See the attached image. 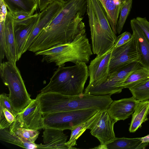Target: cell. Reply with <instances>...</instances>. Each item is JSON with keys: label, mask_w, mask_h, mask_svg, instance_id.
<instances>
[{"label": "cell", "mask_w": 149, "mask_h": 149, "mask_svg": "<svg viewBox=\"0 0 149 149\" xmlns=\"http://www.w3.org/2000/svg\"><path fill=\"white\" fill-rule=\"evenodd\" d=\"M0 139L22 148L29 149H38V144L30 143L21 139L10 132L8 127L0 129Z\"/></svg>", "instance_id": "cell-24"}, {"label": "cell", "mask_w": 149, "mask_h": 149, "mask_svg": "<svg viewBox=\"0 0 149 149\" xmlns=\"http://www.w3.org/2000/svg\"><path fill=\"white\" fill-rule=\"evenodd\" d=\"M86 0H72L63 4L59 12L42 30L29 51L36 53L56 45L73 41L86 32L82 21L86 11Z\"/></svg>", "instance_id": "cell-1"}, {"label": "cell", "mask_w": 149, "mask_h": 149, "mask_svg": "<svg viewBox=\"0 0 149 149\" xmlns=\"http://www.w3.org/2000/svg\"><path fill=\"white\" fill-rule=\"evenodd\" d=\"M111 95H94L83 93L70 96L54 93H40L37 96L42 114L95 109H107L113 100Z\"/></svg>", "instance_id": "cell-2"}, {"label": "cell", "mask_w": 149, "mask_h": 149, "mask_svg": "<svg viewBox=\"0 0 149 149\" xmlns=\"http://www.w3.org/2000/svg\"><path fill=\"white\" fill-rule=\"evenodd\" d=\"M136 19L137 24L143 30L149 41V22L146 17H137Z\"/></svg>", "instance_id": "cell-33"}, {"label": "cell", "mask_w": 149, "mask_h": 149, "mask_svg": "<svg viewBox=\"0 0 149 149\" xmlns=\"http://www.w3.org/2000/svg\"><path fill=\"white\" fill-rule=\"evenodd\" d=\"M16 120V117L8 109L0 108V129L9 127Z\"/></svg>", "instance_id": "cell-29"}, {"label": "cell", "mask_w": 149, "mask_h": 149, "mask_svg": "<svg viewBox=\"0 0 149 149\" xmlns=\"http://www.w3.org/2000/svg\"><path fill=\"white\" fill-rule=\"evenodd\" d=\"M149 143H143L139 138H133L116 137L106 143L101 144L93 148L100 149H144Z\"/></svg>", "instance_id": "cell-18"}, {"label": "cell", "mask_w": 149, "mask_h": 149, "mask_svg": "<svg viewBox=\"0 0 149 149\" xmlns=\"http://www.w3.org/2000/svg\"><path fill=\"white\" fill-rule=\"evenodd\" d=\"M35 0L36 1V2H37V3L38 4V3H39V0Z\"/></svg>", "instance_id": "cell-39"}, {"label": "cell", "mask_w": 149, "mask_h": 149, "mask_svg": "<svg viewBox=\"0 0 149 149\" xmlns=\"http://www.w3.org/2000/svg\"><path fill=\"white\" fill-rule=\"evenodd\" d=\"M16 119L23 127L37 130L45 128L40 105L36 97L32 99L23 111L18 113Z\"/></svg>", "instance_id": "cell-11"}, {"label": "cell", "mask_w": 149, "mask_h": 149, "mask_svg": "<svg viewBox=\"0 0 149 149\" xmlns=\"http://www.w3.org/2000/svg\"><path fill=\"white\" fill-rule=\"evenodd\" d=\"M7 95L5 93L0 95V108H6L16 117L18 113L13 109Z\"/></svg>", "instance_id": "cell-32"}, {"label": "cell", "mask_w": 149, "mask_h": 149, "mask_svg": "<svg viewBox=\"0 0 149 149\" xmlns=\"http://www.w3.org/2000/svg\"><path fill=\"white\" fill-rule=\"evenodd\" d=\"M38 17L39 15L31 22L28 24L14 25L17 61L19 60L23 54L25 46L37 22Z\"/></svg>", "instance_id": "cell-19"}, {"label": "cell", "mask_w": 149, "mask_h": 149, "mask_svg": "<svg viewBox=\"0 0 149 149\" xmlns=\"http://www.w3.org/2000/svg\"><path fill=\"white\" fill-rule=\"evenodd\" d=\"M0 75L3 83L8 88V98L13 109L18 113L22 112L32 99L16 63L9 61L1 63Z\"/></svg>", "instance_id": "cell-6"}, {"label": "cell", "mask_w": 149, "mask_h": 149, "mask_svg": "<svg viewBox=\"0 0 149 149\" xmlns=\"http://www.w3.org/2000/svg\"><path fill=\"white\" fill-rule=\"evenodd\" d=\"M149 114V100L139 101L132 114L129 132H134L139 128L141 127L142 123L148 120Z\"/></svg>", "instance_id": "cell-21"}, {"label": "cell", "mask_w": 149, "mask_h": 149, "mask_svg": "<svg viewBox=\"0 0 149 149\" xmlns=\"http://www.w3.org/2000/svg\"><path fill=\"white\" fill-rule=\"evenodd\" d=\"M149 79V69L142 67L131 73L123 85V88H130Z\"/></svg>", "instance_id": "cell-26"}, {"label": "cell", "mask_w": 149, "mask_h": 149, "mask_svg": "<svg viewBox=\"0 0 149 149\" xmlns=\"http://www.w3.org/2000/svg\"><path fill=\"white\" fill-rule=\"evenodd\" d=\"M63 4L56 0L39 13L37 22L28 39L23 50V54L29 50L35 39L59 12Z\"/></svg>", "instance_id": "cell-12"}, {"label": "cell", "mask_w": 149, "mask_h": 149, "mask_svg": "<svg viewBox=\"0 0 149 149\" xmlns=\"http://www.w3.org/2000/svg\"><path fill=\"white\" fill-rule=\"evenodd\" d=\"M130 25L141 55L140 63L143 67L149 69V41L136 18L131 20Z\"/></svg>", "instance_id": "cell-16"}, {"label": "cell", "mask_w": 149, "mask_h": 149, "mask_svg": "<svg viewBox=\"0 0 149 149\" xmlns=\"http://www.w3.org/2000/svg\"><path fill=\"white\" fill-rule=\"evenodd\" d=\"M89 76L88 66L84 62H77L71 66H59L40 93H54L70 96L79 95L83 93Z\"/></svg>", "instance_id": "cell-4"}, {"label": "cell", "mask_w": 149, "mask_h": 149, "mask_svg": "<svg viewBox=\"0 0 149 149\" xmlns=\"http://www.w3.org/2000/svg\"><path fill=\"white\" fill-rule=\"evenodd\" d=\"M104 10L114 33H117L116 25L121 8L125 0H98Z\"/></svg>", "instance_id": "cell-20"}, {"label": "cell", "mask_w": 149, "mask_h": 149, "mask_svg": "<svg viewBox=\"0 0 149 149\" xmlns=\"http://www.w3.org/2000/svg\"><path fill=\"white\" fill-rule=\"evenodd\" d=\"M139 102L133 96L113 100L107 110L113 119L117 121L124 120L132 114Z\"/></svg>", "instance_id": "cell-14"}, {"label": "cell", "mask_w": 149, "mask_h": 149, "mask_svg": "<svg viewBox=\"0 0 149 149\" xmlns=\"http://www.w3.org/2000/svg\"><path fill=\"white\" fill-rule=\"evenodd\" d=\"M6 57L8 61L16 63L17 61L16 40L12 15L8 11L5 20Z\"/></svg>", "instance_id": "cell-17"}, {"label": "cell", "mask_w": 149, "mask_h": 149, "mask_svg": "<svg viewBox=\"0 0 149 149\" xmlns=\"http://www.w3.org/2000/svg\"><path fill=\"white\" fill-rule=\"evenodd\" d=\"M56 0H39L38 7L41 12Z\"/></svg>", "instance_id": "cell-35"}, {"label": "cell", "mask_w": 149, "mask_h": 149, "mask_svg": "<svg viewBox=\"0 0 149 149\" xmlns=\"http://www.w3.org/2000/svg\"><path fill=\"white\" fill-rule=\"evenodd\" d=\"M5 19L0 20V62L2 63L6 54V44L5 30Z\"/></svg>", "instance_id": "cell-30"}, {"label": "cell", "mask_w": 149, "mask_h": 149, "mask_svg": "<svg viewBox=\"0 0 149 149\" xmlns=\"http://www.w3.org/2000/svg\"><path fill=\"white\" fill-rule=\"evenodd\" d=\"M33 15L30 13L22 12H17L12 15L14 21H15L24 20L30 17Z\"/></svg>", "instance_id": "cell-34"}, {"label": "cell", "mask_w": 149, "mask_h": 149, "mask_svg": "<svg viewBox=\"0 0 149 149\" xmlns=\"http://www.w3.org/2000/svg\"><path fill=\"white\" fill-rule=\"evenodd\" d=\"M112 48L100 56H97L91 61L88 66L90 80L86 88L101 84L106 80L109 74V64Z\"/></svg>", "instance_id": "cell-10"}, {"label": "cell", "mask_w": 149, "mask_h": 149, "mask_svg": "<svg viewBox=\"0 0 149 149\" xmlns=\"http://www.w3.org/2000/svg\"><path fill=\"white\" fill-rule=\"evenodd\" d=\"M132 4V0H125L123 3L116 25L117 32L118 34H120L123 30L130 12Z\"/></svg>", "instance_id": "cell-28"}, {"label": "cell", "mask_w": 149, "mask_h": 149, "mask_svg": "<svg viewBox=\"0 0 149 149\" xmlns=\"http://www.w3.org/2000/svg\"><path fill=\"white\" fill-rule=\"evenodd\" d=\"M0 18H5L8 12L7 8L3 0H0Z\"/></svg>", "instance_id": "cell-36"}, {"label": "cell", "mask_w": 149, "mask_h": 149, "mask_svg": "<svg viewBox=\"0 0 149 149\" xmlns=\"http://www.w3.org/2000/svg\"><path fill=\"white\" fill-rule=\"evenodd\" d=\"M63 130L45 127L43 132V144H38V149H68L66 143L68 136Z\"/></svg>", "instance_id": "cell-15"}, {"label": "cell", "mask_w": 149, "mask_h": 149, "mask_svg": "<svg viewBox=\"0 0 149 149\" xmlns=\"http://www.w3.org/2000/svg\"><path fill=\"white\" fill-rule=\"evenodd\" d=\"M7 9L12 14L20 12L33 14L38 5L35 0H3Z\"/></svg>", "instance_id": "cell-23"}, {"label": "cell", "mask_w": 149, "mask_h": 149, "mask_svg": "<svg viewBox=\"0 0 149 149\" xmlns=\"http://www.w3.org/2000/svg\"><path fill=\"white\" fill-rule=\"evenodd\" d=\"M86 1L92 52L94 54L101 56L113 48L117 37L99 1Z\"/></svg>", "instance_id": "cell-3"}, {"label": "cell", "mask_w": 149, "mask_h": 149, "mask_svg": "<svg viewBox=\"0 0 149 149\" xmlns=\"http://www.w3.org/2000/svg\"><path fill=\"white\" fill-rule=\"evenodd\" d=\"M141 55L134 35L126 44L112 48L109 67V74L118 71L134 62H140Z\"/></svg>", "instance_id": "cell-9"}, {"label": "cell", "mask_w": 149, "mask_h": 149, "mask_svg": "<svg viewBox=\"0 0 149 149\" xmlns=\"http://www.w3.org/2000/svg\"><path fill=\"white\" fill-rule=\"evenodd\" d=\"M88 109L42 114L45 127L72 130L93 116L98 111Z\"/></svg>", "instance_id": "cell-7"}, {"label": "cell", "mask_w": 149, "mask_h": 149, "mask_svg": "<svg viewBox=\"0 0 149 149\" xmlns=\"http://www.w3.org/2000/svg\"><path fill=\"white\" fill-rule=\"evenodd\" d=\"M8 128L10 132L30 143H35L40 133L38 130L21 127L17 120Z\"/></svg>", "instance_id": "cell-25"}, {"label": "cell", "mask_w": 149, "mask_h": 149, "mask_svg": "<svg viewBox=\"0 0 149 149\" xmlns=\"http://www.w3.org/2000/svg\"><path fill=\"white\" fill-rule=\"evenodd\" d=\"M134 97L139 101L149 100V79L129 89Z\"/></svg>", "instance_id": "cell-27"}, {"label": "cell", "mask_w": 149, "mask_h": 149, "mask_svg": "<svg viewBox=\"0 0 149 149\" xmlns=\"http://www.w3.org/2000/svg\"><path fill=\"white\" fill-rule=\"evenodd\" d=\"M63 4L66 3L72 0H56Z\"/></svg>", "instance_id": "cell-38"}, {"label": "cell", "mask_w": 149, "mask_h": 149, "mask_svg": "<svg viewBox=\"0 0 149 149\" xmlns=\"http://www.w3.org/2000/svg\"><path fill=\"white\" fill-rule=\"evenodd\" d=\"M132 38V34L129 32L125 31L117 37L113 48L121 46L129 42Z\"/></svg>", "instance_id": "cell-31"}, {"label": "cell", "mask_w": 149, "mask_h": 149, "mask_svg": "<svg viewBox=\"0 0 149 149\" xmlns=\"http://www.w3.org/2000/svg\"><path fill=\"white\" fill-rule=\"evenodd\" d=\"M140 139L143 143H149V134L145 136L139 138Z\"/></svg>", "instance_id": "cell-37"}, {"label": "cell", "mask_w": 149, "mask_h": 149, "mask_svg": "<svg viewBox=\"0 0 149 149\" xmlns=\"http://www.w3.org/2000/svg\"><path fill=\"white\" fill-rule=\"evenodd\" d=\"M117 121L110 116L107 109L101 111L99 118L90 133L98 140L100 144L106 143L116 138L113 127Z\"/></svg>", "instance_id": "cell-13"}, {"label": "cell", "mask_w": 149, "mask_h": 149, "mask_svg": "<svg viewBox=\"0 0 149 149\" xmlns=\"http://www.w3.org/2000/svg\"><path fill=\"white\" fill-rule=\"evenodd\" d=\"M92 54L86 32L80 33L70 42L57 44L35 53L36 56H42V62L54 63L58 67L64 66L69 62L88 63Z\"/></svg>", "instance_id": "cell-5"}, {"label": "cell", "mask_w": 149, "mask_h": 149, "mask_svg": "<svg viewBox=\"0 0 149 149\" xmlns=\"http://www.w3.org/2000/svg\"><path fill=\"white\" fill-rule=\"evenodd\" d=\"M101 111L99 110L93 116L71 130L69 140L66 143L69 149L76 148L73 146L77 145L76 141L79 138L87 129L91 130L98 120Z\"/></svg>", "instance_id": "cell-22"}, {"label": "cell", "mask_w": 149, "mask_h": 149, "mask_svg": "<svg viewBox=\"0 0 149 149\" xmlns=\"http://www.w3.org/2000/svg\"><path fill=\"white\" fill-rule=\"evenodd\" d=\"M143 67L139 62L131 63L118 71L109 74L103 83L95 87L85 88L84 93L94 95H111L121 92L123 85L133 72Z\"/></svg>", "instance_id": "cell-8"}]
</instances>
